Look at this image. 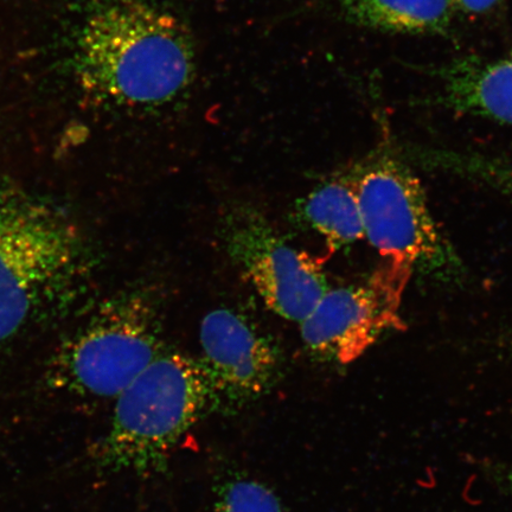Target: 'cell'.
<instances>
[{
  "instance_id": "obj_10",
  "label": "cell",
  "mask_w": 512,
  "mask_h": 512,
  "mask_svg": "<svg viewBox=\"0 0 512 512\" xmlns=\"http://www.w3.org/2000/svg\"><path fill=\"white\" fill-rule=\"evenodd\" d=\"M297 217L332 251L364 238L360 204L347 172L319 184L297 204Z\"/></svg>"
},
{
  "instance_id": "obj_7",
  "label": "cell",
  "mask_w": 512,
  "mask_h": 512,
  "mask_svg": "<svg viewBox=\"0 0 512 512\" xmlns=\"http://www.w3.org/2000/svg\"><path fill=\"white\" fill-rule=\"evenodd\" d=\"M413 272L411 266L386 260L361 283L330 288L299 324L305 349L318 361L345 366L387 332L405 329L402 298Z\"/></svg>"
},
{
  "instance_id": "obj_12",
  "label": "cell",
  "mask_w": 512,
  "mask_h": 512,
  "mask_svg": "<svg viewBox=\"0 0 512 512\" xmlns=\"http://www.w3.org/2000/svg\"><path fill=\"white\" fill-rule=\"evenodd\" d=\"M401 155L422 168L471 179L512 198V163L507 160L418 146H407Z\"/></svg>"
},
{
  "instance_id": "obj_6",
  "label": "cell",
  "mask_w": 512,
  "mask_h": 512,
  "mask_svg": "<svg viewBox=\"0 0 512 512\" xmlns=\"http://www.w3.org/2000/svg\"><path fill=\"white\" fill-rule=\"evenodd\" d=\"M219 236L229 259L281 318L302 323L330 290L322 262L290 245L252 204L224 210Z\"/></svg>"
},
{
  "instance_id": "obj_14",
  "label": "cell",
  "mask_w": 512,
  "mask_h": 512,
  "mask_svg": "<svg viewBox=\"0 0 512 512\" xmlns=\"http://www.w3.org/2000/svg\"><path fill=\"white\" fill-rule=\"evenodd\" d=\"M460 8L471 14H485L495 8L501 0H456Z\"/></svg>"
},
{
  "instance_id": "obj_11",
  "label": "cell",
  "mask_w": 512,
  "mask_h": 512,
  "mask_svg": "<svg viewBox=\"0 0 512 512\" xmlns=\"http://www.w3.org/2000/svg\"><path fill=\"white\" fill-rule=\"evenodd\" d=\"M342 15L357 27L396 34H439L452 23V0H341Z\"/></svg>"
},
{
  "instance_id": "obj_1",
  "label": "cell",
  "mask_w": 512,
  "mask_h": 512,
  "mask_svg": "<svg viewBox=\"0 0 512 512\" xmlns=\"http://www.w3.org/2000/svg\"><path fill=\"white\" fill-rule=\"evenodd\" d=\"M75 68L94 99L151 110L187 91L195 51L188 30L169 12L143 0H111L83 23Z\"/></svg>"
},
{
  "instance_id": "obj_2",
  "label": "cell",
  "mask_w": 512,
  "mask_h": 512,
  "mask_svg": "<svg viewBox=\"0 0 512 512\" xmlns=\"http://www.w3.org/2000/svg\"><path fill=\"white\" fill-rule=\"evenodd\" d=\"M89 262L85 235L66 210L0 177V342L67 304Z\"/></svg>"
},
{
  "instance_id": "obj_3",
  "label": "cell",
  "mask_w": 512,
  "mask_h": 512,
  "mask_svg": "<svg viewBox=\"0 0 512 512\" xmlns=\"http://www.w3.org/2000/svg\"><path fill=\"white\" fill-rule=\"evenodd\" d=\"M219 408L200 360L164 350L115 398L110 428L95 447V463L110 473L150 475L168 466L190 428Z\"/></svg>"
},
{
  "instance_id": "obj_5",
  "label": "cell",
  "mask_w": 512,
  "mask_h": 512,
  "mask_svg": "<svg viewBox=\"0 0 512 512\" xmlns=\"http://www.w3.org/2000/svg\"><path fill=\"white\" fill-rule=\"evenodd\" d=\"M347 171L360 204L364 238L386 260L424 272L458 267L424 188L399 152L381 149Z\"/></svg>"
},
{
  "instance_id": "obj_4",
  "label": "cell",
  "mask_w": 512,
  "mask_h": 512,
  "mask_svg": "<svg viewBox=\"0 0 512 512\" xmlns=\"http://www.w3.org/2000/svg\"><path fill=\"white\" fill-rule=\"evenodd\" d=\"M162 305L149 288L102 302L56 351L51 381L82 396L115 399L165 350Z\"/></svg>"
},
{
  "instance_id": "obj_13",
  "label": "cell",
  "mask_w": 512,
  "mask_h": 512,
  "mask_svg": "<svg viewBox=\"0 0 512 512\" xmlns=\"http://www.w3.org/2000/svg\"><path fill=\"white\" fill-rule=\"evenodd\" d=\"M214 512H285L270 486L247 477L223 482L217 491Z\"/></svg>"
},
{
  "instance_id": "obj_9",
  "label": "cell",
  "mask_w": 512,
  "mask_h": 512,
  "mask_svg": "<svg viewBox=\"0 0 512 512\" xmlns=\"http://www.w3.org/2000/svg\"><path fill=\"white\" fill-rule=\"evenodd\" d=\"M435 104L512 125V55L496 60L463 59L435 72Z\"/></svg>"
},
{
  "instance_id": "obj_15",
  "label": "cell",
  "mask_w": 512,
  "mask_h": 512,
  "mask_svg": "<svg viewBox=\"0 0 512 512\" xmlns=\"http://www.w3.org/2000/svg\"><path fill=\"white\" fill-rule=\"evenodd\" d=\"M508 485H509L510 494L512 495V472L510 473L509 478H508Z\"/></svg>"
},
{
  "instance_id": "obj_8",
  "label": "cell",
  "mask_w": 512,
  "mask_h": 512,
  "mask_svg": "<svg viewBox=\"0 0 512 512\" xmlns=\"http://www.w3.org/2000/svg\"><path fill=\"white\" fill-rule=\"evenodd\" d=\"M200 362L219 408H241L265 398L283 376L284 355L272 336L232 307L203 318Z\"/></svg>"
}]
</instances>
